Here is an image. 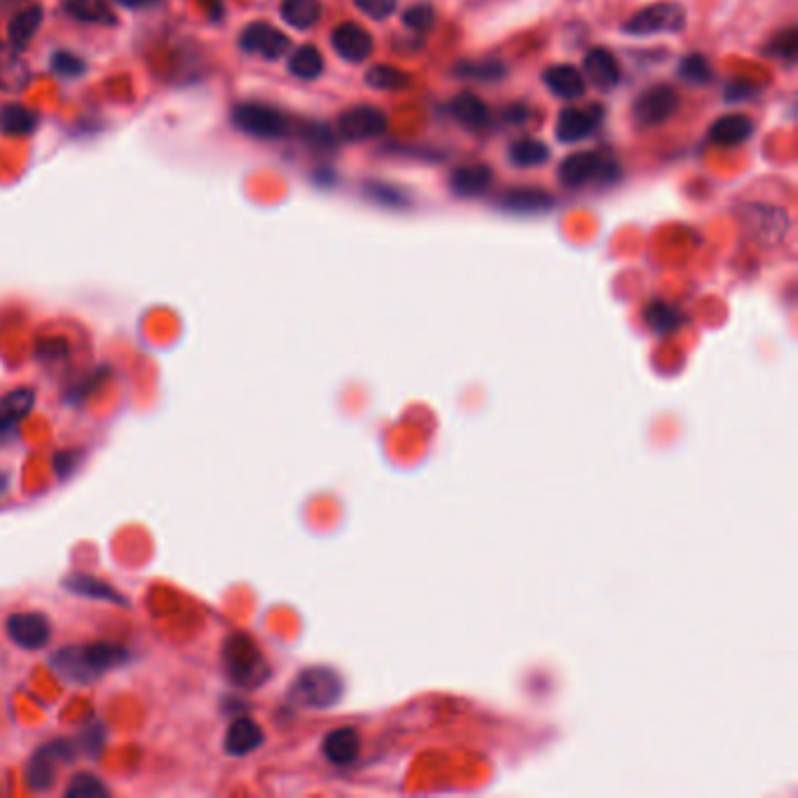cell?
Wrapping results in <instances>:
<instances>
[{
  "instance_id": "6da1fadb",
  "label": "cell",
  "mask_w": 798,
  "mask_h": 798,
  "mask_svg": "<svg viewBox=\"0 0 798 798\" xmlns=\"http://www.w3.org/2000/svg\"><path fill=\"white\" fill-rule=\"evenodd\" d=\"M129 653L113 642L66 646L52 656V670L73 684H89L108 670L127 663Z\"/></svg>"
},
{
  "instance_id": "7a4b0ae2",
  "label": "cell",
  "mask_w": 798,
  "mask_h": 798,
  "mask_svg": "<svg viewBox=\"0 0 798 798\" xmlns=\"http://www.w3.org/2000/svg\"><path fill=\"white\" fill-rule=\"evenodd\" d=\"M223 667L227 679L239 689H260L272 677L270 663L260 646L244 632H232L223 642Z\"/></svg>"
},
{
  "instance_id": "3957f363",
  "label": "cell",
  "mask_w": 798,
  "mask_h": 798,
  "mask_svg": "<svg viewBox=\"0 0 798 798\" xmlns=\"http://www.w3.org/2000/svg\"><path fill=\"white\" fill-rule=\"evenodd\" d=\"M345 696V681L330 667H307L288 691V698L305 710H330Z\"/></svg>"
},
{
  "instance_id": "277c9868",
  "label": "cell",
  "mask_w": 798,
  "mask_h": 798,
  "mask_svg": "<svg viewBox=\"0 0 798 798\" xmlns=\"http://www.w3.org/2000/svg\"><path fill=\"white\" fill-rule=\"evenodd\" d=\"M232 122L239 132L253 139H281L291 129V122L281 110L258 101H244L232 108Z\"/></svg>"
},
{
  "instance_id": "5b68a950",
  "label": "cell",
  "mask_w": 798,
  "mask_h": 798,
  "mask_svg": "<svg viewBox=\"0 0 798 798\" xmlns=\"http://www.w3.org/2000/svg\"><path fill=\"white\" fill-rule=\"evenodd\" d=\"M686 26V10L679 3H653L639 10L625 22L623 31L630 36H658V33H679Z\"/></svg>"
},
{
  "instance_id": "8992f818",
  "label": "cell",
  "mask_w": 798,
  "mask_h": 798,
  "mask_svg": "<svg viewBox=\"0 0 798 798\" xmlns=\"http://www.w3.org/2000/svg\"><path fill=\"white\" fill-rule=\"evenodd\" d=\"M75 756L73 742L68 740H52L50 745L40 747L31 761L26 763V784L36 791H47L57 782V766L59 761L71 763Z\"/></svg>"
},
{
  "instance_id": "52a82bcc",
  "label": "cell",
  "mask_w": 798,
  "mask_h": 798,
  "mask_svg": "<svg viewBox=\"0 0 798 798\" xmlns=\"http://www.w3.org/2000/svg\"><path fill=\"white\" fill-rule=\"evenodd\" d=\"M609 171H616V164L604 160L602 155L593 153V150H581V153L564 157L557 178H560L564 188L576 190L595 181V178H611Z\"/></svg>"
},
{
  "instance_id": "ba28073f",
  "label": "cell",
  "mask_w": 798,
  "mask_h": 798,
  "mask_svg": "<svg viewBox=\"0 0 798 798\" xmlns=\"http://www.w3.org/2000/svg\"><path fill=\"white\" fill-rule=\"evenodd\" d=\"M679 108V94L677 89L670 85H656L646 89L637 96L635 106H632V118L637 125L642 127H658L663 125L677 113Z\"/></svg>"
},
{
  "instance_id": "9c48e42d",
  "label": "cell",
  "mask_w": 798,
  "mask_h": 798,
  "mask_svg": "<svg viewBox=\"0 0 798 798\" xmlns=\"http://www.w3.org/2000/svg\"><path fill=\"white\" fill-rule=\"evenodd\" d=\"M239 47H242L244 52L256 54V57L277 61L288 52L291 40H288L286 33H281L277 26L267 22H253L239 33Z\"/></svg>"
},
{
  "instance_id": "30bf717a",
  "label": "cell",
  "mask_w": 798,
  "mask_h": 798,
  "mask_svg": "<svg viewBox=\"0 0 798 798\" xmlns=\"http://www.w3.org/2000/svg\"><path fill=\"white\" fill-rule=\"evenodd\" d=\"M387 115L375 106H354L340 115V136L347 141L377 139L387 132Z\"/></svg>"
},
{
  "instance_id": "8fae6325",
  "label": "cell",
  "mask_w": 798,
  "mask_h": 798,
  "mask_svg": "<svg viewBox=\"0 0 798 798\" xmlns=\"http://www.w3.org/2000/svg\"><path fill=\"white\" fill-rule=\"evenodd\" d=\"M330 45L345 61L361 64L375 50V40L370 33L356 22H342L330 31Z\"/></svg>"
},
{
  "instance_id": "7c38bea8",
  "label": "cell",
  "mask_w": 798,
  "mask_h": 798,
  "mask_svg": "<svg viewBox=\"0 0 798 798\" xmlns=\"http://www.w3.org/2000/svg\"><path fill=\"white\" fill-rule=\"evenodd\" d=\"M5 630L12 642L17 646H22L26 651H36L43 649V646L50 642L52 635V625L43 614H36V611H26V614H12L5 623Z\"/></svg>"
},
{
  "instance_id": "4fadbf2b",
  "label": "cell",
  "mask_w": 798,
  "mask_h": 798,
  "mask_svg": "<svg viewBox=\"0 0 798 798\" xmlns=\"http://www.w3.org/2000/svg\"><path fill=\"white\" fill-rule=\"evenodd\" d=\"M497 206L506 213H518V216H539L548 213L555 206V197L539 188H515L504 192L497 199Z\"/></svg>"
},
{
  "instance_id": "5bb4252c",
  "label": "cell",
  "mask_w": 798,
  "mask_h": 798,
  "mask_svg": "<svg viewBox=\"0 0 798 798\" xmlns=\"http://www.w3.org/2000/svg\"><path fill=\"white\" fill-rule=\"evenodd\" d=\"M36 405V389L19 387L10 394L0 398V438H5L22 424V419L29 417V412Z\"/></svg>"
},
{
  "instance_id": "9a60e30c",
  "label": "cell",
  "mask_w": 798,
  "mask_h": 798,
  "mask_svg": "<svg viewBox=\"0 0 798 798\" xmlns=\"http://www.w3.org/2000/svg\"><path fill=\"white\" fill-rule=\"evenodd\" d=\"M31 68L10 43L0 40V92L17 94L29 87Z\"/></svg>"
},
{
  "instance_id": "2e32d148",
  "label": "cell",
  "mask_w": 798,
  "mask_h": 798,
  "mask_svg": "<svg viewBox=\"0 0 798 798\" xmlns=\"http://www.w3.org/2000/svg\"><path fill=\"white\" fill-rule=\"evenodd\" d=\"M359 749H361V738L354 728H335L330 731L326 738H323L321 752L326 756L328 763L333 766H352V763L359 759Z\"/></svg>"
},
{
  "instance_id": "e0dca14e",
  "label": "cell",
  "mask_w": 798,
  "mask_h": 798,
  "mask_svg": "<svg viewBox=\"0 0 798 798\" xmlns=\"http://www.w3.org/2000/svg\"><path fill=\"white\" fill-rule=\"evenodd\" d=\"M583 68H586V78L593 82L597 89H602V92L616 87L618 80H621V66H618V59L609 50H604V47H593V50L586 54Z\"/></svg>"
},
{
  "instance_id": "ac0fdd59",
  "label": "cell",
  "mask_w": 798,
  "mask_h": 798,
  "mask_svg": "<svg viewBox=\"0 0 798 798\" xmlns=\"http://www.w3.org/2000/svg\"><path fill=\"white\" fill-rule=\"evenodd\" d=\"M543 85L560 99L576 101L586 94V78L569 64H557L543 71Z\"/></svg>"
},
{
  "instance_id": "d6986e66",
  "label": "cell",
  "mask_w": 798,
  "mask_h": 798,
  "mask_svg": "<svg viewBox=\"0 0 798 798\" xmlns=\"http://www.w3.org/2000/svg\"><path fill=\"white\" fill-rule=\"evenodd\" d=\"M265 742V733L249 717L235 719L225 733V752L230 756H246Z\"/></svg>"
},
{
  "instance_id": "ffe728a7",
  "label": "cell",
  "mask_w": 798,
  "mask_h": 798,
  "mask_svg": "<svg viewBox=\"0 0 798 798\" xmlns=\"http://www.w3.org/2000/svg\"><path fill=\"white\" fill-rule=\"evenodd\" d=\"M494 174L487 164H466L450 178V188L457 197H478L492 188Z\"/></svg>"
},
{
  "instance_id": "44dd1931",
  "label": "cell",
  "mask_w": 798,
  "mask_h": 798,
  "mask_svg": "<svg viewBox=\"0 0 798 798\" xmlns=\"http://www.w3.org/2000/svg\"><path fill=\"white\" fill-rule=\"evenodd\" d=\"M752 134L754 122L740 113L724 115L710 127V141L719 143V146H740V143L752 139Z\"/></svg>"
},
{
  "instance_id": "7402d4cb",
  "label": "cell",
  "mask_w": 798,
  "mask_h": 798,
  "mask_svg": "<svg viewBox=\"0 0 798 798\" xmlns=\"http://www.w3.org/2000/svg\"><path fill=\"white\" fill-rule=\"evenodd\" d=\"M595 122H597V115H590L588 110L564 108L562 113L557 115L555 134L562 143L583 141L595 129Z\"/></svg>"
},
{
  "instance_id": "603a6c76",
  "label": "cell",
  "mask_w": 798,
  "mask_h": 798,
  "mask_svg": "<svg viewBox=\"0 0 798 798\" xmlns=\"http://www.w3.org/2000/svg\"><path fill=\"white\" fill-rule=\"evenodd\" d=\"M45 12L40 5H29V8L19 10L15 17L10 19L8 24V43L15 47V50H24V47L31 45V40L36 38V33L40 26H43Z\"/></svg>"
},
{
  "instance_id": "cb8c5ba5",
  "label": "cell",
  "mask_w": 798,
  "mask_h": 798,
  "mask_svg": "<svg viewBox=\"0 0 798 798\" xmlns=\"http://www.w3.org/2000/svg\"><path fill=\"white\" fill-rule=\"evenodd\" d=\"M66 15L80 24L94 26H115L118 15L110 8L106 0H66Z\"/></svg>"
},
{
  "instance_id": "d4e9b609",
  "label": "cell",
  "mask_w": 798,
  "mask_h": 798,
  "mask_svg": "<svg viewBox=\"0 0 798 798\" xmlns=\"http://www.w3.org/2000/svg\"><path fill=\"white\" fill-rule=\"evenodd\" d=\"M450 113L454 115V120L462 122L466 129H483L487 127V122H490V110H487L485 103L471 92L454 96V101L450 103Z\"/></svg>"
},
{
  "instance_id": "484cf974",
  "label": "cell",
  "mask_w": 798,
  "mask_h": 798,
  "mask_svg": "<svg viewBox=\"0 0 798 798\" xmlns=\"http://www.w3.org/2000/svg\"><path fill=\"white\" fill-rule=\"evenodd\" d=\"M64 588L68 593L73 595H80V597H87V600H99V602H120L125 604L122 600L118 590L113 586H108V583H103L99 579H94V576H87V574H71L68 579L64 581Z\"/></svg>"
},
{
  "instance_id": "4316f807",
  "label": "cell",
  "mask_w": 798,
  "mask_h": 798,
  "mask_svg": "<svg viewBox=\"0 0 798 798\" xmlns=\"http://www.w3.org/2000/svg\"><path fill=\"white\" fill-rule=\"evenodd\" d=\"M281 19L298 31H307L319 24L321 0H281Z\"/></svg>"
},
{
  "instance_id": "83f0119b",
  "label": "cell",
  "mask_w": 798,
  "mask_h": 798,
  "mask_svg": "<svg viewBox=\"0 0 798 798\" xmlns=\"http://www.w3.org/2000/svg\"><path fill=\"white\" fill-rule=\"evenodd\" d=\"M38 127V115L22 103H8L0 108V132L8 136H31Z\"/></svg>"
},
{
  "instance_id": "f1b7e54d",
  "label": "cell",
  "mask_w": 798,
  "mask_h": 798,
  "mask_svg": "<svg viewBox=\"0 0 798 798\" xmlns=\"http://www.w3.org/2000/svg\"><path fill=\"white\" fill-rule=\"evenodd\" d=\"M323 57L314 45H302L288 59V71L298 80H316L323 73Z\"/></svg>"
},
{
  "instance_id": "f546056e",
  "label": "cell",
  "mask_w": 798,
  "mask_h": 798,
  "mask_svg": "<svg viewBox=\"0 0 798 798\" xmlns=\"http://www.w3.org/2000/svg\"><path fill=\"white\" fill-rule=\"evenodd\" d=\"M508 157H511L515 167H541V164L548 162L550 148L539 139H520L508 150Z\"/></svg>"
},
{
  "instance_id": "4dcf8cb0",
  "label": "cell",
  "mask_w": 798,
  "mask_h": 798,
  "mask_svg": "<svg viewBox=\"0 0 798 798\" xmlns=\"http://www.w3.org/2000/svg\"><path fill=\"white\" fill-rule=\"evenodd\" d=\"M366 85L382 89V92H396V89H405L410 85V75L396 66L377 64L366 71Z\"/></svg>"
},
{
  "instance_id": "1f68e13d",
  "label": "cell",
  "mask_w": 798,
  "mask_h": 798,
  "mask_svg": "<svg viewBox=\"0 0 798 798\" xmlns=\"http://www.w3.org/2000/svg\"><path fill=\"white\" fill-rule=\"evenodd\" d=\"M644 316H646V323H649V326L660 335L672 333V330H677L681 323H684V316H681L677 307L667 305V302H660V300H653L651 305H646Z\"/></svg>"
},
{
  "instance_id": "d6a6232c",
  "label": "cell",
  "mask_w": 798,
  "mask_h": 798,
  "mask_svg": "<svg viewBox=\"0 0 798 798\" xmlns=\"http://www.w3.org/2000/svg\"><path fill=\"white\" fill-rule=\"evenodd\" d=\"M457 75H462L466 80H483V82H494L501 80L506 75V66L501 61L485 59V61H464V64L457 66Z\"/></svg>"
},
{
  "instance_id": "836d02e7",
  "label": "cell",
  "mask_w": 798,
  "mask_h": 798,
  "mask_svg": "<svg viewBox=\"0 0 798 798\" xmlns=\"http://www.w3.org/2000/svg\"><path fill=\"white\" fill-rule=\"evenodd\" d=\"M679 78L689 82V85H707L712 80L710 61L703 54H689V57L681 59Z\"/></svg>"
},
{
  "instance_id": "e575fe53",
  "label": "cell",
  "mask_w": 798,
  "mask_h": 798,
  "mask_svg": "<svg viewBox=\"0 0 798 798\" xmlns=\"http://www.w3.org/2000/svg\"><path fill=\"white\" fill-rule=\"evenodd\" d=\"M68 798H106L108 787L92 773L75 775L66 789Z\"/></svg>"
},
{
  "instance_id": "d590c367",
  "label": "cell",
  "mask_w": 798,
  "mask_h": 798,
  "mask_svg": "<svg viewBox=\"0 0 798 798\" xmlns=\"http://www.w3.org/2000/svg\"><path fill=\"white\" fill-rule=\"evenodd\" d=\"M433 24H436V10H433L429 3L410 5V8L403 12L405 29H410L415 33H426L433 29Z\"/></svg>"
},
{
  "instance_id": "8d00e7d4",
  "label": "cell",
  "mask_w": 798,
  "mask_h": 798,
  "mask_svg": "<svg viewBox=\"0 0 798 798\" xmlns=\"http://www.w3.org/2000/svg\"><path fill=\"white\" fill-rule=\"evenodd\" d=\"M52 71L61 78H80L85 73V61L78 54L71 52H54L52 54Z\"/></svg>"
},
{
  "instance_id": "74e56055",
  "label": "cell",
  "mask_w": 798,
  "mask_h": 798,
  "mask_svg": "<svg viewBox=\"0 0 798 798\" xmlns=\"http://www.w3.org/2000/svg\"><path fill=\"white\" fill-rule=\"evenodd\" d=\"M398 0H354V8L373 22H384L396 12Z\"/></svg>"
},
{
  "instance_id": "f35d334b",
  "label": "cell",
  "mask_w": 798,
  "mask_h": 798,
  "mask_svg": "<svg viewBox=\"0 0 798 798\" xmlns=\"http://www.w3.org/2000/svg\"><path fill=\"white\" fill-rule=\"evenodd\" d=\"M768 52L773 54L775 59H782V61H787V64H791V61L796 59V31L789 29V31L780 33V36L773 40V45H770Z\"/></svg>"
},
{
  "instance_id": "ab89813d",
  "label": "cell",
  "mask_w": 798,
  "mask_h": 798,
  "mask_svg": "<svg viewBox=\"0 0 798 798\" xmlns=\"http://www.w3.org/2000/svg\"><path fill=\"white\" fill-rule=\"evenodd\" d=\"M754 94H756V85H752V82H747V80H740V78L731 80L724 87V99L731 101V103L749 101Z\"/></svg>"
},
{
  "instance_id": "60d3db41",
  "label": "cell",
  "mask_w": 798,
  "mask_h": 798,
  "mask_svg": "<svg viewBox=\"0 0 798 798\" xmlns=\"http://www.w3.org/2000/svg\"><path fill=\"white\" fill-rule=\"evenodd\" d=\"M82 747L87 749L89 754L92 756H96L101 752V747H103V728L99 726V724H94L92 728H89V733H85L82 735V742H80Z\"/></svg>"
},
{
  "instance_id": "b9f144b4",
  "label": "cell",
  "mask_w": 798,
  "mask_h": 798,
  "mask_svg": "<svg viewBox=\"0 0 798 798\" xmlns=\"http://www.w3.org/2000/svg\"><path fill=\"white\" fill-rule=\"evenodd\" d=\"M501 115H504V120L511 122V125H522V122L529 118V108L525 103H513V106H508Z\"/></svg>"
},
{
  "instance_id": "7bdbcfd3",
  "label": "cell",
  "mask_w": 798,
  "mask_h": 798,
  "mask_svg": "<svg viewBox=\"0 0 798 798\" xmlns=\"http://www.w3.org/2000/svg\"><path fill=\"white\" fill-rule=\"evenodd\" d=\"M75 457H78V454H75V452H61V454H57V457H54V462H57L54 466H57V473H59L61 478H66L68 473L73 471V466H75L73 459H75Z\"/></svg>"
},
{
  "instance_id": "ee69618b",
  "label": "cell",
  "mask_w": 798,
  "mask_h": 798,
  "mask_svg": "<svg viewBox=\"0 0 798 798\" xmlns=\"http://www.w3.org/2000/svg\"><path fill=\"white\" fill-rule=\"evenodd\" d=\"M115 3L122 5V8L141 10V8H153V5L160 3V0H115Z\"/></svg>"
},
{
  "instance_id": "f6af8a7d",
  "label": "cell",
  "mask_w": 798,
  "mask_h": 798,
  "mask_svg": "<svg viewBox=\"0 0 798 798\" xmlns=\"http://www.w3.org/2000/svg\"><path fill=\"white\" fill-rule=\"evenodd\" d=\"M204 5L209 8V15L213 17L223 15V5H220V0H204Z\"/></svg>"
},
{
  "instance_id": "bcb514c9",
  "label": "cell",
  "mask_w": 798,
  "mask_h": 798,
  "mask_svg": "<svg viewBox=\"0 0 798 798\" xmlns=\"http://www.w3.org/2000/svg\"><path fill=\"white\" fill-rule=\"evenodd\" d=\"M8 487H10V476L5 471H0V497L8 492Z\"/></svg>"
},
{
  "instance_id": "7dc6e473",
  "label": "cell",
  "mask_w": 798,
  "mask_h": 798,
  "mask_svg": "<svg viewBox=\"0 0 798 798\" xmlns=\"http://www.w3.org/2000/svg\"><path fill=\"white\" fill-rule=\"evenodd\" d=\"M17 3H24V0H0V5H17Z\"/></svg>"
}]
</instances>
